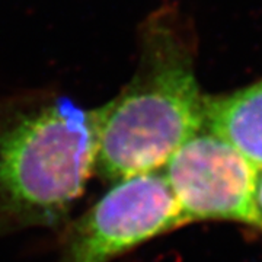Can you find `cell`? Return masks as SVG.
Returning a JSON list of instances; mask_svg holds the SVG:
<instances>
[{
    "label": "cell",
    "mask_w": 262,
    "mask_h": 262,
    "mask_svg": "<svg viewBox=\"0 0 262 262\" xmlns=\"http://www.w3.org/2000/svg\"><path fill=\"white\" fill-rule=\"evenodd\" d=\"M204 128L262 169V80L222 96H206Z\"/></svg>",
    "instance_id": "obj_5"
},
{
    "label": "cell",
    "mask_w": 262,
    "mask_h": 262,
    "mask_svg": "<svg viewBox=\"0 0 262 262\" xmlns=\"http://www.w3.org/2000/svg\"><path fill=\"white\" fill-rule=\"evenodd\" d=\"M185 225L162 170L122 179L67 229L57 262H111Z\"/></svg>",
    "instance_id": "obj_3"
},
{
    "label": "cell",
    "mask_w": 262,
    "mask_h": 262,
    "mask_svg": "<svg viewBox=\"0 0 262 262\" xmlns=\"http://www.w3.org/2000/svg\"><path fill=\"white\" fill-rule=\"evenodd\" d=\"M204 101L194 70L192 41L169 8L146 19L131 80L95 110V173L115 184L159 172L204 128Z\"/></svg>",
    "instance_id": "obj_1"
},
{
    "label": "cell",
    "mask_w": 262,
    "mask_h": 262,
    "mask_svg": "<svg viewBox=\"0 0 262 262\" xmlns=\"http://www.w3.org/2000/svg\"><path fill=\"white\" fill-rule=\"evenodd\" d=\"M162 172L188 223L229 220L252 225L258 169L213 133L198 131Z\"/></svg>",
    "instance_id": "obj_4"
},
{
    "label": "cell",
    "mask_w": 262,
    "mask_h": 262,
    "mask_svg": "<svg viewBox=\"0 0 262 262\" xmlns=\"http://www.w3.org/2000/svg\"><path fill=\"white\" fill-rule=\"evenodd\" d=\"M96 120L66 96L0 101V237L64 222L95 173Z\"/></svg>",
    "instance_id": "obj_2"
},
{
    "label": "cell",
    "mask_w": 262,
    "mask_h": 262,
    "mask_svg": "<svg viewBox=\"0 0 262 262\" xmlns=\"http://www.w3.org/2000/svg\"><path fill=\"white\" fill-rule=\"evenodd\" d=\"M252 226L262 229V169H258L252 195Z\"/></svg>",
    "instance_id": "obj_6"
}]
</instances>
